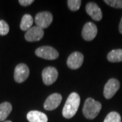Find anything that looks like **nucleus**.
<instances>
[{
  "label": "nucleus",
  "instance_id": "f257e3e1",
  "mask_svg": "<svg viewBox=\"0 0 122 122\" xmlns=\"http://www.w3.org/2000/svg\"><path fill=\"white\" fill-rule=\"evenodd\" d=\"M80 105V97L77 93L70 94L62 109V115L66 119L72 118L76 114Z\"/></svg>",
  "mask_w": 122,
  "mask_h": 122
},
{
  "label": "nucleus",
  "instance_id": "f03ea898",
  "mask_svg": "<svg viewBox=\"0 0 122 122\" xmlns=\"http://www.w3.org/2000/svg\"><path fill=\"white\" fill-rule=\"evenodd\" d=\"M101 109L102 105L100 102L94 100L92 98H88L83 105V115L88 119H93L97 117Z\"/></svg>",
  "mask_w": 122,
  "mask_h": 122
},
{
  "label": "nucleus",
  "instance_id": "7ed1b4c3",
  "mask_svg": "<svg viewBox=\"0 0 122 122\" xmlns=\"http://www.w3.org/2000/svg\"><path fill=\"white\" fill-rule=\"evenodd\" d=\"M35 54L39 58L46 60H55L59 54L55 48L50 46H41L35 50Z\"/></svg>",
  "mask_w": 122,
  "mask_h": 122
},
{
  "label": "nucleus",
  "instance_id": "20e7f679",
  "mask_svg": "<svg viewBox=\"0 0 122 122\" xmlns=\"http://www.w3.org/2000/svg\"><path fill=\"white\" fill-rule=\"evenodd\" d=\"M53 20L52 14L49 12H41L37 14L35 22L37 26L41 29H46L51 25Z\"/></svg>",
  "mask_w": 122,
  "mask_h": 122
},
{
  "label": "nucleus",
  "instance_id": "39448f33",
  "mask_svg": "<svg viewBox=\"0 0 122 122\" xmlns=\"http://www.w3.org/2000/svg\"><path fill=\"white\" fill-rule=\"evenodd\" d=\"M120 87L119 81L116 79H110L104 87V96L107 99H110L116 94Z\"/></svg>",
  "mask_w": 122,
  "mask_h": 122
},
{
  "label": "nucleus",
  "instance_id": "423d86ee",
  "mask_svg": "<svg viewBox=\"0 0 122 122\" xmlns=\"http://www.w3.org/2000/svg\"><path fill=\"white\" fill-rule=\"evenodd\" d=\"M29 75V67L25 64L20 63L16 66L14 70V78L17 83L24 82L28 78Z\"/></svg>",
  "mask_w": 122,
  "mask_h": 122
},
{
  "label": "nucleus",
  "instance_id": "0eeeda50",
  "mask_svg": "<svg viewBox=\"0 0 122 122\" xmlns=\"http://www.w3.org/2000/svg\"><path fill=\"white\" fill-rule=\"evenodd\" d=\"M58 76V73L56 68L52 66H48L45 68L42 71V79L44 83L49 86L56 81Z\"/></svg>",
  "mask_w": 122,
  "mask_h": 122
},
{
  "label": "nucleus",
  "instance_id": "6e6552de",
  "mask_svg": "<svg viewBox=\"0 0 122 122\" xmlns=\"http://www.w3.org/2000/svg\"><path fill=\"white\" fill-rule=\"evenodd\" d=\"M44 32L43 29L39 26H32L29 30L26 32L25 35V38L28 41H37L43 38Z\"/></svg>",
  "mask_w": 122,
  "mask_h": 122
},
{
  "label": "nucleus",
  "instance_id": "1a4fd4ad",
  "mask_svg": "<svg viewBox=\"0 0 122 122\" xmlns=\"http://www.w3.org/2000/svg\"><path fill=\"white\" fill-rule=\"evenodd\" d=\"M83 55L79 52H73L66 61L67 66L71 69H77L82 65L83 62Z\"/></svg>",
  "mask_w": 122,
  "mask_h": 122
},
{
  "label": "nucleus",
  "instance_id": "9d476101",
  "mask_svg": "<svg viewBox=\"0 0 122 122\" xmlns=\"http://www.w3.org/2000/svg\"><path fill=\"white\" fill-rule=\"evenodd\" d=\"M98 33L97 26L94 23L88 22L84 25L82 30V37L86 41H92L96 37Z\"/></svg>",
  "mask_w": 122,
  "mask_h": 122
},
{
  "label": "nucleus",
  "instance_id": "9b49d317",
  "mask_svg": "<svg viewBox=\"0 0 122 122\" xmlns=\"http://www.w3.org/2000/svg\"><path fill=\"white\" fill-rule=\"evenodd\" d=\"M62 98V96L58 93H54L50 95L44 102V109L48 111H52L56 109L61 104Z\"/></svg>",
  "mask_w": 122,
  "mask_h": 122
},
{
  "label": "nucleus",
  "instance_id": "f8f14e48",
  "mask_svg": "<svg viewBox=\"0 0 122 122\" xmlns=\"http://www.w3.org/2000/svg\"><path fill=\"white\" fill-rule=\"evenodd\" d=\"M86 10L87 14L96 21H100L102 18V12L99 6L94 2L87 3L86 6Z\"/></svg>",
  "mask_w": 122,
  "mask_h": 122
},
{
  "label": "nucleus",
  "instance_id": "ddd939ff",
  "mask_svg": "<svg viewBox=\"0 0 122 122\" xmlns=\"http://www.w3.org/2000/svg\"><path fill=\"white\" fill-rule=\"evenodd\" d=\"M26 118L29 122H48L47 115L38 111H29L27 113Z\"/></svg>",
  "mask_w": 122,
  "mask_h": 122
},
{
  "label": "nucleus",
  "instance_id": "4468645a",
  "mask_svg": "<svg viewBox=\"0 0 122 122\" xmlns=\"http://www.w3.org/2000/svg\"><path fill=\"white\" fill-rule=\"evenodd\" d=\"M12 109V105L8 102L0 104V122H4L8 117Z\"/></svg>",
  "mask_w": 122,
  "mask_h": 122
},
{
  "label": "nucleus",
  "instance_id": "2eb2a0df",
  "mask_svg": "<svg viewBox=\"0 0 122 122\" xmlns=\"http://www.w3.org/2000/svg\"><path fill=\"white\" fill-rule=\"evenodd\" d=\"M33 18L30 14H25L22 18L20 27L22 30H29L33 26Z\"/></svg>",
  "mask_w": 122,
  "mask_h": 122
},
{
  "label": "nucleus",
  "instance_id": "dca6fc26",
  "mask_svg": "<svg viewBox=\"0 0 122 122\" xmlns=\"http://www.w3.org/2000/svg\"><path fill=\"white\" fill-rule=\"evenodd\" d=\"M108 61L111 62H118L122 61V49L111 50L107 55Z\"/></svg>",
  "mask_w": 122,
  "mask_h": 122
},
{
  "label": "nucleus",
  "instance_id": "f3484780",
  "mask_svg": "<svg viewBox=\"0 0 122 122\" xmlns=\"http://www.w3.org/2000/svg\"><path fill=\"white\" fill-rule=\"evenodd\" d=\"M104 122H122V119L118 113L112 111L107 115Z\"/></svg>",
  "mask_w": 122,
  "mask_h": 122
},
{
  "label": "nucleus",
  "instance_id": "a211bd4d",
  "mask_svg": "<svg viewBox=\"0 0 122 122\" xmlns=\"http://www.w3.org/2000/svg\"><path fill=\"white\" fill-rule=\"evenodd\" d=\"M81 4V1L80 0H68L67 5L71 11H77L78 10Z\"/></svg>",
  "mask_w": 122,
  "mask_h": 122
},
{
  "label": "nucleus",
  "instance_id": "6ab92c4d",
  "mask_svg": "<svg viewBox=\"0 0 122 122\" xmlns=\"http://www.w3.org/2000/svg\"><path fill=\"white\" fill-rule=\"evenodd\" d=\"M10 27L8 23L4 20H0V35H6L9 33Z\"/></svg>",
  "mask_w": 122,
  "mask_h": 122
},
{
  "label": "nucleus",
  "instance_id": "aec40b11",
  "mask_svg": "<svg viewBox=\"0 0 122 122\" xmlns=\"http://www.w3.org/2000/svg\"><path fill=\"white\" fill-rule=\"evenodd\" d=\"M105 2L115 8H122V0H105Z\"/></svg>",
  "mask_w": 122,
  "mask_h": 122
},
{
  "label": "nucleus",
  "instance_id": "412c9836",
  "mask_svg": "<svg viewBox=\"0 0 122 122\" xmlns=\"http://www.w3.org/2000/svg\"><path fill=\"white\" fill-rule=\"evenodd\" d=\"M19 4L22 6H28L29 5L32 4V3L34 2L33 0H19Z\"/></svg>",
  "mask_w": 122,
  "mask_h": 122
},
{
  "label": "nucleus",
  "instance_id": "4be33fe9",
  "mask_svg": "<svg viewBox=\"0 0 122 122\" xmlns=\"http://www.w3.org/2000/svg\"><path fill=\"white\" fill-rule=\"evenodd\" d=\"M119 32L122 34V19H121V21H120V23H119Z\"/></svg>",
  "mask_w": 122,
  "mask_h": 122
},
{
  "label": "nucleus",
  "instance_id": "5701e85b",
  "mask_svg": "<svg viewBox=\"0 0 122 122\" xmlns=\"http://www.w3.org/2000/svg\"><path fill=\"white\" fill-rule=\"evenodd\" d=\"M4 122H12L11 121H5Z\"/></svg>",
  "mask_w": 122,
  "mask_h": 122
}]
</instances>
